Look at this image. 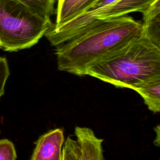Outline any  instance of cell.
<instances>
[{
	"instance_id": "1",
	"label": "cell",
	"mask_w": 160,
	"mask_h": 160,
	"mask_svg": "<svg viewBox=\"0 0 160 160\" xmlns=\"http://www.w3.org/2000/svg\"><path fill=\"white\" fill-rule=\"evenodd\" d=\"M142 34V22L129 16L100 21L55 47L58 68L85 76L91 65Z\"/></svg>"
},
{
	"instance_id": "2",
	"label": "cell",
	"mask_w": 160,
	"mask_h": 160,
	"mask_svg": "<svg viewBox=\"0 0 160 160\" xmlns=\"http://www.w3.org/2000/svg\"><path fill=\"white\" fill-rule=\"evenodd\" d=\"M85 75L116 88L132 89L160 76V46L141 35L91 65Z\"/></svg>"
},
{
	"instance_id": "3",
	"label": "cell",
	"mask_w": 160,
	"mask_h": 160,
	"mask_svg": "<svg viewBox=\"0 0 160 160\" xmlns=\"http://www.w3.org/2000/svg\"><path fill=\"white\" fill-rule=\"evenodd\" d=\"M52 23L21 0H0V49L15 52L31 48Z\"/></svg>"
},
{
	"instance_id": "4",
	"label": "cell",
	"mask_w": 160,
	"mask_h": 160,
	"mask_svg": "<svg viewBox=\"0 0 160 160\" xmlns=\"http://www.w3.org/2000/svg\"><path fill=\"white\" fill-rule=\"evenodd\" d=\"M156 0H114L100 8L89 9L62 25L54 23L45 34L52 46L69 40L100 21L126 16L133 12L142 13Z\"/></svg>"
},
{
	"instance_id": "5",
	"label": "cell",
	"mask_w": 160,
	"mask_h": 160,
	"mask_svg": "<svg viewBox=\"0 0 160 160\" xmlns=\"http://www.w3.org/2000/svg\"><path fill=\"white\" fill-rule=\"evenodd\" d=\"M64 143V132L61 128L48 131L36 141L31 160H61Z\"/></svg>"
},
{
	"instance_id": "6",
	"label": "cell",
	"mask_w": 160,
	"mask_h": 160,
	"mask_svg": "<svg viewBox=\"0 0 160 160\" xmlns=\"http://www.w3.org/2000/svg\"><path fill=\"white\" fill-rule=\"evenodd\" d=\"M74 134L80 146L82 160H104L103 139L98 138L91 129L77 126Z\"/></svg>"
},
{
	"instance_id": "7",
	"label": "cell",
	"mask_w": 160,
	"mask_h": 160,
	"mask_svg": "<svg viewBox=\"0 0 160 160\" xmlns=\"http://www.w3.org/2000/svg\"><path fill=\"white\" fill-rule=\"evenodd\" d=\"M98 0H58L54 25L65 24L87 11Z\"/></svg>"
},
{
	"instance_id": "8",
	"label": "cell",
	"mask_w": 160,
	"mask_h": 160,
	"mask_svg": "<svg viewBox=\"0 0 160 160\" xmlns=\"http://www.w3.org/2000/svg\"><path fill=\"white\" fill-rule=\"evenodd\" d=\"M142 14V35L160 46V0L154 1Z\"/></svg>"
},
{
	"instance_id": "9",
	"label": "cell",
	"mask_w": 160,
	"mask_h": 160,
	"mask_svg": "<svg viewBox=\"0 0 160 160\" xmlns=\"http://www.w3.org/2000/svg\"><path fill=\"white\" fill-rule=\"evenodd\" d=\"M132 89L142 97L150 111L155 113L160 111V76L149 78Z\"/></svg>"
},
{
	"instance_id": "10",
	"label": "cell",
	"mask_w": 160,
	"mask_h": 160,
	"mask_svg": "<svg viewBox=\"0 0 160 160\" xmlns=\"http://www.w3.org/2000/svg\"><path fill=\"white\" fill-rule=\"evenodd\" d=\"M40 15L51 18L55 12L56 0H21Z\"/></svg>"
},
{
	"instance_id": "11",
	"label": "cell",
	"mask_w": 160,
	"mask_h": 160,
	"mask_svg": "<svg viewBox=\"0 0 160 160\" xmlns=\"http://www.w3.org/2000/svg\"><path fill=\"white\" fill-rule=\"evenodd\" d=\"M61 160H82L79 144L77 140L68 137L62 149Z\"/></svg>"
},
{
	"instance_id": "12",
	"label": "cell",
	"mask_w": 160,
	"mask_h": 160,
	"mask_svg": "<svg viewBox=\"0 0 160 160\" xmlns=\"http://www.w3.org/2000/svg\"><path fill=\"white\" fill-rule=\"evenodd\" d=\"M17 158L15 146L7 139H0V160H16Z\"/></svg>"
},
{
	"instance_id": "13",
	"label": "cell",
	"mask_w": 160,
	"mask_h": 160,
	"mask_svg": "<svg viewBox=\"0 0 160 160\" xmlns=\"http://www.w3.org/2000/svg\"><path fill=\"white\" fill-rule=\"evenodd\" d=\"M9 74L10 71L6 58L0 56V98L4 94L5 84Z\"/></svg>"
}]
</instances>
